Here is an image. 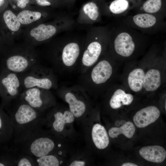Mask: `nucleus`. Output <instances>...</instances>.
<instances>
[{"label": "nucleus", "instance_id": "obj_1", "mask_svg": "<svg viewBox=\"0 0 166 166\" xmlns=\"http://www.w3.org/2000/svg\"><path fill=\"white\" fill-rule=\"evenodd\" d=\"M8 113L13 132L10 142L13 145L20 144L46 123L44 113L36 110L18 96L8 105Z\"/></svg>", "mask_w": 166, "mask_h": 166}, {"label": "nucleus", "instance_id": "obj_2", "mask_svg": "<svg viewBox=\"0 0 166 166\" xmlns=\"http://www.w3.org/2000/svg\"><path fill=\"white\" fill-rule=\"evenodd\" d=\"M150 38L123 20L109 28L108 52L113 57L131 58L148 44Z\"/></svg>", "mask_w": 166, "mask_h": 166}, {"label": "nucleus", "instance_id": "obj_3", "mask_svg": "<svg viewBox=\"0 0 166 166\" xmlns=\"http://www.w3.org/2000/svg\"><path fill=\"white\" fill-rule=\"evenodd\" d=\"M76 25L73 16L60 13L49 21L24 28V42L34 47L45 43L59 34L72 30Z\"/></svg>", "mask_w": 166, "mask_h": 166}, {"label": "nucleus", "instance_id": "obj_4", "mask_svg": "<svg viewBox=\"0 0 166 166\" xmlns=\"http://www.w3.org/2000/svg\"><path fill=\"white\" fill-rule=\"evenodd\" d=\"M70 31L46 43L48 56L53 60L60 61L68 67L73 65L80 56L85 38L84 35Z\"/></svg>", "mask_w": 166, "mask_h": 166}, {"label": "nucleus", "instance_id": "obj_5", "mask_svg": "<svg viewBox=\"0 0 166 166\" xmlns=\"http://www.w3.org/2000/svg\"><path fill=\"white\" fill-rule=\"evenodd\" d=\"M109 30L108 26H94L88 29L81 56L83 65L92 66L106 52Z\"/></svg>", "mask_w": 166, "mask_h": 166}, {"label": "nucleus", "instance_id": "obj_6", "mask_svg": "<svg viewBox=\"0 0 166 166\" xmlns=\"http://www.w3.org/2000/svg\"><path fill=\"white\" fill-rule=\"evenodd\" d=\"M49 133L42 128L21 143L11 146L18 151L37 158L55 154L57 149V140Z\"/></svg>", "mask_w": 166, "mask_h": 166}, {"label": "nucleus", "instance_id": "obj_7", "mask_svg": "<svg viewBox=\"0 0 166 166\" xmlns=\"http://www.w3.org/2000/svg\"><path fill=\"white\" fill-rule=\"evenodd\" d=\"M11 46L10 54L6 64L11 72L23 73L37 64L38 56L35 47L25 42L20 44L15 42Z\"/></svg>", "mask_w": 166, "mask_h": 166}, {"label": "nucleus", "instance_id": "obj_8", "mask_svg": "<svg viewBox=\"0 0 166 166\" xmlns=\"http://www.w3.org/2000/svg\"><path fill=\"white\" fill-rule=\"evenodd\" d=\"M165 18L147 13H136L123 20L133 28L147 35L157 33L166 28Z\"/></svg>", "mask_w": 166, "mask_h": 166}, {"label": "nucleus", "instance_id": "obj_9", "mask_svg": "<svg viewBox=\"0 0 166 166\" xmlns=\"http://www.w3.org/2000/svg\"><path fill=\"white\" fill-rule=\"evenodd\" d=\"M23 28L51 19L60 13L51 8L30 5L27 8L15 12Z\"/></svg>", "mask_w": 166, "mask_h": 166}, {"label": "nucleus", "instance_id": "obj_10", "mask_svg": "<svg viewBox=\"0 0 166 166\" xmlns=\"http://www.w3.org/2000/svg\"><path fill=\"white\" fill-rule=\"evenodd\" d=\"M2 19L4 38L11 45L22 36L23 28L15 12L10 7L3 11Z\"/></svg>", "mask_w": 166, "mask_h": 166}, {"label": "nucleus", "instance_id": "obj_11", "mask_svg": "<svg viewBox=\"0 0 166 166\" xmlns=\"http://www.w3.org/2000/svg\"><path fill=\"white\" fill-rule=\"evenodd\" d=\"M44 89L37 87L27 89L19 97L36 110L44 113L45 109L54 105V101Z\"/></svg>", "mask_w": 166, "mask_h": 166}, {"label": "nucleus", "instance_id": "obj_12", "mask_svg": "<svg viewBox=\"0 0 166 166\" xmlns=\"http://www.w3.org/2000/svg\"><path fill=\"white\" fill-rule=\"evenodd\" d=\"M45 117L46 123L49 124L51 131L56 134L61 133L65 124L73 122L75 118L70 111L63 112L57 109H53Z\"/></svg>", "mask_w": 166, "mask_h": 166}, {"label": "nucleus", "instance_id": "obj_13", "mask_svg": "<svg viewBox=\"0 0 166 166\" xmlns=\"http://www.w3.org/2000/svg\"><path fill=\"white\" fill-rule=\"evenodd\" d=\"M103 16V8L93 1L85 4L79 11L77 21L82 25H91L101 21Z\"/></svg>", "mask_w": 166, "mask_h": 166}, {"label": "nucleus", "instance_id": "obj_14", "mask_svg": "<svg viewBox=\"0 0 166 166\" xmlns=\"http://www.w3.org/2000/svg\"><path fill=\"white\" fill-rule=\"evenodd\" d=\"M106 52L103 58L93 67L91 73L93 81L97 85L105 82L111 77L113 73V68L109 59L110 54Z\"/></svg>", "mask_w": 166, "mask_h": 166}, {"label": "nucleus", "instance_id": "obj_15", "mask_svg": "<svg viewBox=\"0 0 166 166\" xmlns=\"http://www.w3.org/2000/svg\"><path fill=\"white\" fill-rule=\"evenodd\" d=\"M36 64L31 68L28 74L24 76L21 84L26 89L34 87L45 90L50 89L53 86L52 81L48 77L39 76L40 71L39 68L36 66Z\"/></svg>", "mask_w": 166, "mask_h": 166}, {"label": "nucleus", "instance_id": "obj_16", "mask_svg": "<svg viewBox=\"0 0 166 166\" xmlns=\"http://www.w3.org/2000/svg\"><path fill=\"white\" fill-rule=\"evenodd\" d=\"M160 115V112L157 107L150 106L137 112L133 117V121L136 127L143 128L155 122Z\"/></svg>", "mask_w": 166, "mask_h": 166}, {"label": "nucleus", "instance_id": "obj_17", "mask_svg": "<svg viewBox=\"0 0 166 166\" xmlns=\"http://www.w3.org/2000/svg\"><path fill=\"white\" fill-rule=\"evenodd\" d=\"M2 83L8 94L5 104L8 105L19 95V90L21 84L20 79L17 73L12 72L3 78Z\"/></svg>", "mask_w": 166, "mask_h": 166}, {"label": "nucleus", "instance_id": "obj_18", "mask_svg": "<svg viewBox=\"0 0 166 166\" xmlns=\"http://www.w3.org/2000/svg\"><path fill=\"white\" fill-rule=\"evenodd\" d=\"M141 156L149 162L160 163L166 157V151L162 147L157 145L142 147L139 151Z\"/></svg>", "mask_w": 166, "mask_h": 166}, {"label": "nucleus", "instance_id": "obj_19", "mask_svg": "<svg viewBox=\"0 0 166 166\" xmlns=\"http://www.w3.org/2000/svg\"><path fill=\"white\" fill-rule=\"evenodd\" d=\"M93 141L99 149L106 148L109 145V140L108 133L104 127L97 123L93 126L91 132Z\"/></svg>", "mask_w": 166, "mask_h": 166}, {"label": "nucleus", "instance_id": "obj_20", "mask_svg": "<svg viewBox=\"0 0 166 166\" xmlns=\"http://www.w3.org/2000/svg\"><path fill=\"white\" fill-rule=\"evenodd\" d=\"M161 83L160 71L156 69H151L145 73L143 89L148 92H154L160 87Z\"/></svg>", "mask_w": 166, "mask_h": 166}, {"label": "nucleus", "instance_id": "obj_21", "mask_svg": "<svg viewBox=\"0 0 166 166\" xmlns=\"http://www.w3.org/2000/svg\"><path fill=\"white\" fill-rule=\"evenodd\" d=\"M128 0H114L110 4L108 9L103 11V15L118 17L125 15L131 9Z\"/></svg>", "mask_w": 166, "mask_h": 166}, {"label": "nucleus", "instance_id": "obj_22", "mask_svg": "<svg viewBox=\"0 0 166 166\" xmlns=\"http://www.w3.org/2000/svg\"><path fill=\"white\" fill-rule=\"evenodd\" d=\"M13 130L8 114L0 108V141L2 144L10 142Z\"/></svg>", "mask_w": 166, "mask_h": 166}, {"label": "nucleus", "instance_id": "obj_23", "mask_svg": "<svg viewBox=\"0 0 166 166\" xmlns=\"http://www.w3.org/2000/svg\"><path fill=\"white\" fill-rule=\"evenodd\" d=\"M136 12L156 14L165 18L166 17V10L163 6V0H146L137 10Z\"/></svg>", "mask_w": 166, "mask_h": 166}, {"label": "nucleus", "instance_id": "obj_24", "mask_svg": "<svg viewBox=\"0 0 166 166\" xmlns=\"http://www.w3.org/2000/svg\"><path fill=\"white\" fill-rule=\"evenodd\" d=\"M145 73L140 68H137L131 71L128 75V83L130 89L135 92H139L143 89Z\"/></svg>", "mask_w": 166, "mask_h": 166}, {"label": "nucleus", "instance_id": "obj_25", "mask_svg": "<svg viewBox=\"0 0 166 166\" xmlns=\"http://www.w3.org/2000/svg\"><path fill=\"white\" fill-rule=\"evenodd\" d=\"M133 100V97L132 94L126 93L124 90L118 89L115 91L111 97L109 105L112 109H116L123 105L130 104Z\"/></svg>", "mask_w": 166, "mask_h": 166}, {"label": "nucleus", "instance_id": "obj_26", "mask_svg": "<svg viewBox=\"0 0 166 166\" xmlns=\"http://www.w3.org/2000/svg\"><path fill=\"white\" fill-rule=\"evenodd\" d=\"M65 101L69 104V111L74 117L78 118L81 116L86 110V105L82 101L77 99L75 96L70 92L65 95Z\"/></svg>", "mask_w": 166, "mask_h": 166}, {"label": "nucleus", "instance_id": "obj_27", "mask_svg": "<svg viewBox=\"0 0 166 166\" xmlns=\"http://www.w3.org/2000/svg\"><path fill=\"white\" fill-rule=\"evenodd\" d=\"M135 131V128L133 124L128 121L120 127L111 128L109 131L108 134L112 138H117L121 134H123L127 138H131L133 136Z\"/></svg>", "mask_w": 166, "mask_h": 166}, {"label": "nucleus", "instance_id": "obj_28", "mask_svg": "<svg viewBox=\"0 0 166 166\" xmlns=\"http://www.w3.org/2000/svg\"><path fill=\"white\" fill-rule=\"evenodd\" d=\"M14 166H37L36 158L12 148Z\"/></svg>", "mask_w": 166, "mask_h": 166}, {"label": "nucleus", "instance_id": "obj_29", "mask_svg": "<svg viewBox=\"0 0 166 166\" xmlns=\"http://www.w3.org/2000/svg\"><path fill=\"white\" fill-rule=\"evenodd\" d=\"M37 166H58L60 160L57 154H49L36 158Z\"/></svg>", "mask_w": 166, "mask_h": 166}, {"label": "nucleus", "instance_id": "obj_30", "mask_svg": "<svg viewBox=\"0 0 166 166\" xmlns=\"http://www.w3.org/2000/svg\"><path fill=\"white\" fill-rule=\"evenodd\" d=\"M0 153V166H14V155L13 150L6 146L3 147Z\"/></svg>", "mask_w": 166, "mask_h": 166}, {"label": "nucleus", "instance_id": "obj_31", "mask_svg": "<svg viewBox=\"0 0 166 166\" xmlns=\"http://www.w3.org/2000/svg\"><path fill=\"white\" fill-rule=\"evenodd\" d=\"M9 5L15 11L23 10L31 4V0H9Z\"/></svg>", "mask_w": 166, "mask_h": 166}, {"label": "nucleus", "instance_id": "obj_32", "mask_svg": "<svg viewBox=\"0 0 166 166\" xmlns=\"http://www.w3.org/2000/svg\"><path fill=\"white\" fill-rule=\"evenodd\" d=\"M59 2V0H31V5L51 8L58 7Z\"/></svg>", "mask_w": 166, "mask_h": 166}, {"label": "nucleus", "instance_id": "obj_33", "mask_svg": "<svg viewBox=\"0 0 166 166\" xmlns=\"http://www.w3.org/2000/svg\"><path fill=\"white\" fill-rule=\"evenodd\" d=\"M9 0H0V10H5L8 7Z\"/></svg>", "mask_w": 166, "mask_h": 166}, {"label": "nucleus", "instance_id": "obj_34", "mask_svg": "<svg viewBox=\"0 0 166 166\" xmlns=\"http://www.w3.org/2000/svg\"><path fill=\"white\" fill-rule=\"evenodd\" d=\"M85 162L81 160H74L69 165L70 166H84L85 165Z\"/></svg>", "mask_w": 166, "mask_h": 166}, {"label": "nucleus", "instance_id": "obj_35", "mask_svg": "<svg viewBox=\"0 0 166 166\" xmlns=\"http://www.w3.org/2000/svg\"><path fill=\"white\" fill-rule=\"evenodd\" d=\"M122 166H137V165L136 164L130 162L125 163L123 164Z\"/></svg>", "mask_w": 166, "mask_h": 166}, {"label": "nucleus", "instance_id": "obj_36", "mask_svg": "<svg viewBox=\"0 0 166 166\" xmlns=\"http://www.w3.org/2000/svg\"><path fill=\"white\" fill-rule=\"evenodd\" d=\"M1 144H1V142L0 141V145H1Z\"/></svg>", "mask_w": 166, "mask_h": 166}, {"label": "nucleus", "instance_id": "obj_37", "mask_svg": "<svg viewBox=\"0 0 166 166\" xmlns=\"http://www.w3.org/2000/svg\"><path fill=\"white\" fill-rule=\"evenodd\" d=\"M70 0L71 1H71L72 0Z\"/></svg>", "mask_w": 166, "mask_h": 166}]
</instances>
